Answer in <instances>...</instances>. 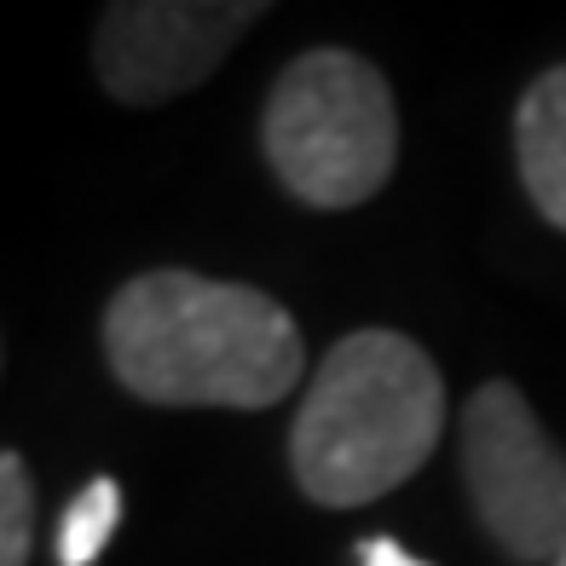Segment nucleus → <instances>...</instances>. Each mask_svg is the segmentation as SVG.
<instances>
[{
	"instance_id": "nucleus-1",
	"label": "nucleus",
	"mask_w": 566,
	"mask_h": 566,
	"mask_svg": "<svg viewBox=\"0 0 566 566\" xmlns=\"http://www.w3.org/2000/svg\"><path fill=\"white\" fill-rule=\"evenodd\" d=\"M111 376L168 410H266L301 381V329L283 301L202 272H139L105 306Z\"/></svg>"
},
{
	"instance_id": "nucleus-2",
	"label": "nucleus",
	"mask_w": 566,
	"mask_h": 566,
	"mask_svg": "<svg viewBox=\"0 0 566 566\" xmlns=\"http://www.w3.org/2000/svg\"><path fill=\"white\" fill-rule=\"evenodd\" d=\"M446 388L399 329H353L306 381L290 474L324 509H365L405 485L440 446Z\"/></svg>"
},
{
	"instance_id": "nucleus-3",
	"label": "nucleus",
	"mask_w": 566,
	"mask_h": 566,
	"mask_svg": "<svg viewBox=\"0 0 566 566\" xmlns=\"http://www.w3.org/2000/svg\"><path fill=\"white\" fill-rule=\"evenodd\" d=\"M261 139L306 209H358L399 163V116L381 70L342 46L301 53L272 82Z\"/></svg>"
},
{
	"instance_id": "nucleus-4",
	"label": "nucleus",
	"mask_w": 566,
	"mask_h": 566,
	"mask_svg": "<svg viewBox=\"0 0 566 566\" xmlns=\"http://www.w3.org/2000/svg\"><path fill=\"white\" fill-rule=\"evenodd\" d=\"M462 480L480 526L514 560L555 566L566 549V457L514 381H485L462 410Z\"/></svg>"
},
{
	"instance_id": "nucleus-5",
	"label": "nucleus",
	"mask_w": 566,
	"mask_h": 566,
	"mask_svg": "<svg viewBox=\"0 0 566 566\" xmlns=\"http://www.w3.org/2000/svg\"><path fill=\"white\" fill-rule=\"evenodd\" d=\"M261 12L266 7H249V0H122V7H105L93 35L98 82L122 105H163V98L209 82Z\"/></svg>"
},
{
	"instance_id": "nucleus-6",
	"label": "nucleus",
	"mask_w": 566,
	"mask_h": 566,
	"mask_svg": "<svg viewBox=\"0 0 566 566\" xmlns=\"http://www.w3.org/2000/svg\"><path fill=\"white\" fill-rule=\"evenodd\" d=\"M514 163L532 209L566 231V64L544 70L514 111Z\"/></svg>"
},
{
	"instance_id": "nucleus-7",
	"label": "nucleus",
	"mask_w": 566,
	"mask_h": 566,
	"mask_svg": "<svg viewBox=\"0 0 566 566\" xmlns=\"http://www.w3.org/2000/svg\"><path fill=\"white\" fill-rule=\"evenodd\" d=\"M116 521H122V485L93 480L59 521V566H93L98 555H105Z\"/></svg>"
},
{
	"instance_id": "nucleus-8",
	"label": "nucleus",
	"mask_w": 566,
	"mask_h": 566,
	"mask_svg": "<svg viewBox=\"0 0 566 566\" xmlns=\"http://www.w3.org/2000/svg\"><path fill=\"white\" fill-rule=\"evenodd\" d=\"M30 526H35V485L23 457H0V566H23L30 555Z\"/></svg>"
},
{
	"instance_id": "nucleus-9",
	"label": "nucleus",
	"mask_w": 566,
	"mask_h": 566,
	"mask_svg": "<svg viewBox=\"0 0 566 566\" xmlns=\"http://www.w3.org/2000/svg\"><path fill=\"white\" fill-rule=\"evenodd\" d=\"M358 566H428V560L399 549L394 537H365V544H358Z\"/></svg>"
},
{
	"instance_id": "nucleus-10",
	"label": "nucleus",
	"mask_w": 566,
	"mask_h": 566,
	"mask_svg": "<svg viewBox=\"0 0 566 566\" xmlns=\"http://www.w3.org/2000/svg\"><path fill=\"white\" fill-rule=\"evenodd\" d=\"M555 566H566V549H560V560H555Z\"/></svg>"
}]
</instances>
